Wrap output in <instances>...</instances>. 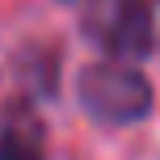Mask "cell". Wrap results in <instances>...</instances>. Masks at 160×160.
<instances>
[{
  "label": "cell",
  "mask_w": 160,
  "mask_h": 160,
  "mask_svg": "<svg viewBox=\"0 0 160 160\" xmlns=\"http://www.w3.org/2000/svg\"><path fill=\"white\" fill-rule=\"evenodd\" d=\"M0 160H42V127L30 110H0Z\"/></svg>",
  "instance_id": "3957f363"
},
{
  "label": "cell",
  "mask_w": 160,
  "mask_h": 160,
  "mask_svg": "<svg viewBox=\"0 0 160 160\" xmlns=\"http://www.w3.org/2000/svg\"><path fill=\"white\" fill-rule=\"evenodd\" d=\"M84 34L118 63L139 59L152 47V17H148L143 0H101L88 13Z\"/></svg>",
  "instance_id": "7a4b0ae2"
},
{
  "label": "cell",
  "mask_w": 160,
  "mask_h": 160,
  "mask_svg": "<svg viewBox=\"0 0 160 160\" xmlns=\"http://www.w3.org/2000/svg\"><path fill=\"white\" fill-rule=\"evenodd\" d=\"M80 101L101 122H135L152 105V88L131 63L105 59V63H93L80 76Z\"/></svg>",
  "instance_id": "6da1fadb"
}]
</instances>
